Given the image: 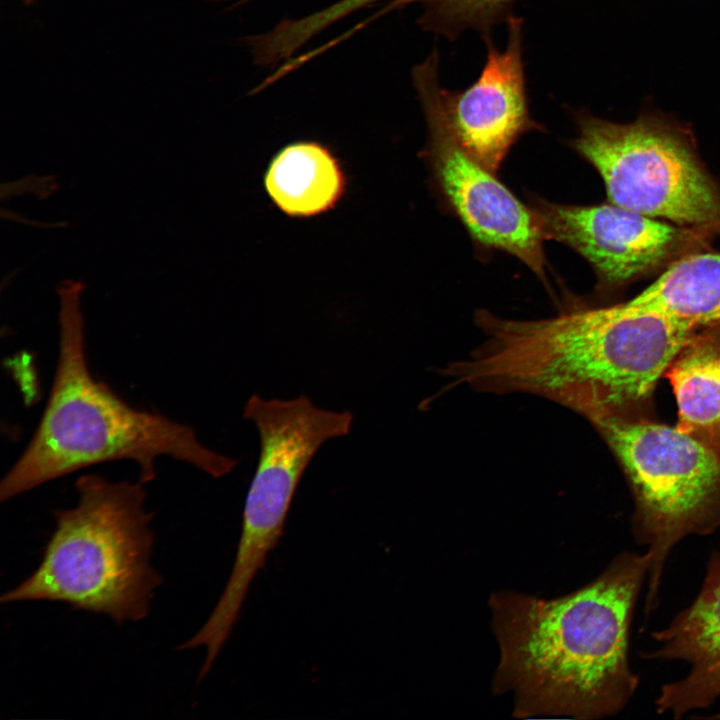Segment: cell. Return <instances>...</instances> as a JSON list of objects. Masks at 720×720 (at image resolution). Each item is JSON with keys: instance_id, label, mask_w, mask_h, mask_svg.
I'll return each instance as SVG.
<instances>
[{"instance_id": "obj_1", "label": "cell", "mask_w": 720, "mask_h": 720, "mask_svg": "<svg viewBox=\"0 0 720 720\" xmlns=\"http://www.w3.org/2000/svg\"><path fill=\"white\" fill-rule=\"evenodd\" d=\"M483 334L442 368L449 384L538 396L588 419L652 417L659 378L700 329L619 303H573L551 318L517 320L479 311Z\"/></svg>"}, {"instance_id": "obj_2", "label": "cell", "mask_w": 720, "mask_h": 720, "mask_svg": "<svg viewBox=\"0 0 720 720\" xmlns=\"http://www.w3.org/2000/svg\"><path fill=\"white\" fill-rule=\"evenodd\" d=\"M644 554H618L594 580L561 597L490 595L500 657L492 690L511 693L516 718L601 719L621 712L639 684L630 628L648 576Z\"/></svg>"}, {"instance_id": "obj_3", "label": "cell", "mask_w": 720, "mask_h": 720, "mask_svg": "<svg viewBox=\"0 0 720 720\" xmlns=\"http://www.w3.org/2000/svg\"><path fill=\"white\" fill-rule=\"evenodd\" d=\"M84 287L76 280L57 285L59 342L51 389L29 443L2 478L0 500L115 460L137 464L143 484L155 479L160 457L214 478L230 473L238 460L207 448L191 426L131 406L94 377L85 349Z\"/></svg>"}, {"instance_id": "obj_4", "label": "cell", "mask_w": 720, "mask_h": 720, "mask_svg": "<svg viewBox=\"0 0 720 720\" xmlns=\"http://www.w3.org/2000/svg\"><path fill=\"white\" fill-rule=\"evenodd\" d=\"M144 485L79 477L78 502L54 513L55 529L40 565L0 602L61 601L117 623L145 618L162 579L150 564L153 514L145 506Z\"/></svg>"}, {"instance_id": "obj_5", "label": "cell", "mask_w": 720, "mask_h": 720, "mask_svg": "<svg viewBox=\"0 0 720 720\" xmlns=\"http://www.w3.org/2000/svg\"><path fill=\"white\" fill-rule=\"evenodd\" d=\"M629 484L632 533L649 560L644 611L658 605L667 558L690 535L720 528V450L652 417L593 423Z\"/></svg>"}, {"instance_id": "obj_6", "label": "cell", "mask_w": 720, "mask_h": 720, "mask_svg": "<svg viewBox=\"0 0 720 720\" xmlns=\"http://www.w3.org/2000/svg\"><path fill=\"white\" fill-rule=\"evenodd\" d=\"M573 146L610 203L720 237V184L680 123L656 112L625 124L581 114Z\"/></svg>"}, {"instance_id": "obj_7", "label": "cell", "mask_w": 720, "mask_h": 720, "mask_svg": "<svg viewBox=\"0 0 720 720\" xmlns=\"http://www.w3.org/2000/svg\"><path fill=\"white\" fill-rule=\"evenodd\" d=\"M243 417L259 434L260 453L242 514L241 534L232 570L220 601L242 608L251 583L278 545L299 482L320 446L347 435L354 419L346 410L316 407L306 395L266 400L253 394Z\"/></svg>"}, {"instance_id": "obj_8", "label": "cell", "mask_w": 720, "mask_h": 720, "mask_svg": "<svg viewBox=\"0 0 720 720\" xmlns=\"http://www.w3.org/2000/svg\"><path fill=\"white\" fill-rule=\"evenodd\" d=\"M545 240L559 241L593 268L599 297L660 275L680 258L711 249V232L679 226L610 203L564 205L535 200Z\"/></svg>"}, {"instance_id": "obj_9", "label": "cell", "mask_w": 720, "mask_h": 720, "mask_svg": "<svg viewBox=\"0 0 720 720\" xmlns=\"http://www.w3.org/2000/svg\"><path fill=\"white\" fill-rule=\"evenodd\" d=\"M434 67L431 60L415 65L412 80L428 127L425 156L439 190L474 240L518 258L546 282L545 237L536 212L454 138L432 90Z\"/></svg>"}, {"instance_id": "obj_10", "label": "cell", "mask_w": 720, "mask_h": 720, "mask_svg": "<svg viewBox=\"0 0 720 720\" xmlns=\"http://www.w3.org/2000/svg\"><path fill=\"white\" fill-rule=\"evenodd\" d=\"M431 85L444 120L460 146L485 168L496 172L511 146L537 128L528 109L522 61V21L508 18L503 51L492 44L477 80L462 91L445 89L438 68Z\"/></svg>"}, {"instance_id": "obj_11", "label": "cell", "mask_w": 720, "mask_h": 720, "mask_svg": "<svg viewBox=\"0 0 720 720\" xmlns=\"http://www.w3.org/2000/svg\"><path fill=\"white\" fill-rule=\"evenodd\" d=\"M652 637L658 647L646 658L690 665L685 677L661 687L655 700L657 713L678 719L720 698V551L711 553L695 599Z\"/></svg>"}, {"instance_id": "obj_12", "label": "cell", "mask_w": 720, "mask_h": 720, "mask_svg": "<svg viewBox=\"0 0 720 720\" xmlns=\"http://www.w3.org/2000/svg\"><path fill=\"white\" fill-rule=\"evenodd\" d=\"M263 189L272 206L296 220L335 210L350 188V176L338 153L317 140L282 146L267 163Z\"/></svg>"}, {"instance_id": "obj_13", "label": "cell", "mask_w": 720, "mask_h": 720, "mask_svg": "<svg viewBox=\"0 0 720 720\" xmlns=\"http://www.w3.org/2000/svg\"><path fill=\"white\" fill-rule=\"evenodd\" d=\"M665 375L678 405L676 427L720 450V324L700 328Z\"/></svg>"}, {"instance_id": "obj_14", "label": "cell", "mask_w": 720, "mask_h": 720, "mask_svg": "<svg viewBox=\"0 0 720 720\" xmlns=\"http://www.w3.org/2000/svg\"><path fill=\"white\" fill-rule=\"evenodd\" d=\"M619 304L627 312L658 313L699 328L720 324V252L708 249L680 258Z\"/></svg>"}, {"instance_id": "obj_15", "label": "cell", "mask_w": 720, "mask_h": 720, "mask_svg": "<svg viewBox=\"0 0 720 720\" xmlns=\"http://www.w3.org/2000/svg\"><path fill=\"white\" fill-rule=\"evenodd\" d=\"M515 0H423L418 23L451 39L469 29L487 33L508 13Z\"/></svg>"}, {"instance_id": "obj_16", "label": "cell", "mask_w": 720, "mask_h": 720, "mask_svg": "<svg viewBox=\"0 0 720 720\" xmlns=\"http://www.w3.org/2000/svg\"><path fill=\"white\" fill-rule=\"evenodd\" d=\"M382 0H339L337 2L332 3L331 5L322 8L317 11L316 13V21L319 26L322 28H328L332 26L333 24L337 23L338 21L346 18L347 16L365 8L369 7L377 2H380ZM387 5L384 7V9L378 13L380 14H386L387 12H391L395 9L403 8L406 5H409L416 1H423V0H386Z\"/></svg>"}, {"instance_id": "obj_17", "label": "cell", "mask_w": 720, "mask_h": 720, "mask_svg": "<svg viewBox=\"0 0 720 720\" xmlns=\"http://www.w3.org/2000/svg\"><path fill=\"white\" fill-rule=\"evenodd\" d=\"M49 179L50 178H48V177H36V176L24 177L18 181L9 183L7 185V190L2 189L1 197H2V199H4L5 197H11L13 195H18L20 193H25V192L35 193L40 197L47 196V195H49L50 191H48L44 188H41V187L39 188V186L54 188V186H55L54 183L50 184Z\"/></svg>"}, {"instance_id": "obj_18", "label": "cell", "mask_w": 720, "mask_h": 720, "mask_svg": "<svg viewBox=\"0 0 720 720\" xmlns=\"http://www.w3.org/2000/svg\"><path fill=\"white\" fill-rule=\"evenodd\" d=\"M252 1H254V0H236L235 5H236V6H241V5L248 4V3L252 2Z\"/></svg>"}, {"instance_id": "obj_19", "label": "cell", "mask_w": 720, "mask_h": 720, "mask_svg": "<svg viewBox=\"0 0 720 720\" xmlns=\"http://www.w3.org/2000/svg\"><path fill=\"white\" fill-rule=\"evenodd\" d=\"M25 1H28V0H25Z\"/></svg>"}]
</instances>
